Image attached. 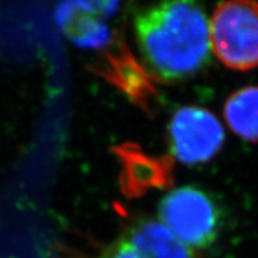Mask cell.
Here are the masks:
<instances>
[{"label": "cell", "instance_id": "cell-1", "mask_svg": "<svg viewBox=\"0 0 258 258\" xmlns=\"http://www.w3.org/2000/svg\"><path fill=\"white\" fill-rule=\"evenodd\" d=\"M135 33L144 61L162 81L188 78L210 61V23L191 2H167L140 12Z\"/></svg>", "mask_w": 258, "mask_h": 258}, {"label": "cell", "instance_id": "cell-2", "mask_svg": "<svg viewBox=\"0 0 258 258\" xmlns=\"http://www.w3.org/2000/svg\"><path fill=\"white\" fill-rule=\"evenodd\" d=\"M210 37L211 49L227 68H258V3H221L210 23Z\"/></svg>", "mask_w": 258, "mask_h": 258}, {"label": "cell", "instance_id": "cell-3", "mask_svg": "<svg viewBox=\"0 0 258 258\" xmlns=\"http://www.w3.org/2000/svg\"><path fill=\"white\" fill-rule=\"evenodd\" d=\"M160 218L188 248H207L219 233V210L207 194L194 187L170 191L160 204Z\"/></svg>", "mask_w": 258, "mask_h": 258}, {"label": "cell", "instance_id": "cell-4", "mask_svg": "<svg viewBox=\"0 0 258 258\" xmlns=\"http://www.w3.org/2000/svg\"><path fill=\"white\" fill-rule=\"evenodd\" d=\"M170 150L187 165L206 162L220 152L224 129L216 116L199 107H182L170 122Z\"/></svg>", "mask_w": 258, "mask_h": 258}, {"label": "cell", "instance_id": "cell-5", "mask_svg": "<svg viewBox=\"0 0 258 258\" xmlns=\"http://www.w3.org/2000/svg\"><path fill=\"white\" fill-rule=\"evenodd\" d=\"M126 237L144 258H192L190 248L161 221L137 223Z\"/></svg>", "mask_w": 258, "mask_h": 258}, {"label": "cell", "instance_id": "cell-6", "mask_svg": "<svg viewBox=\"0 0 258 258\" xmlns=\"http://www.w3.org/2000/svg\"><path fill=\"white\" fill-rule=\"evenodd\" d=\"M224 117L238 137L258 143V86L233 92L225 102Z\"/></svg>", "mask_w": 258, "mask_h": 258}, {"label": "cell", "instance_id": "cell-7", "mask_svg": "<svg viewBox=\"0 0 258 258\" xmlns=\"http://www.w3.org/2000/svg\"><path fill=\"white\" fill-rule=\"evenodd\" d=\"M99 258H144V255L129 241L128 237H121L107 246Z\"/></svg>", "mask_w": 258, "mask_h": 258}]
</instances>
